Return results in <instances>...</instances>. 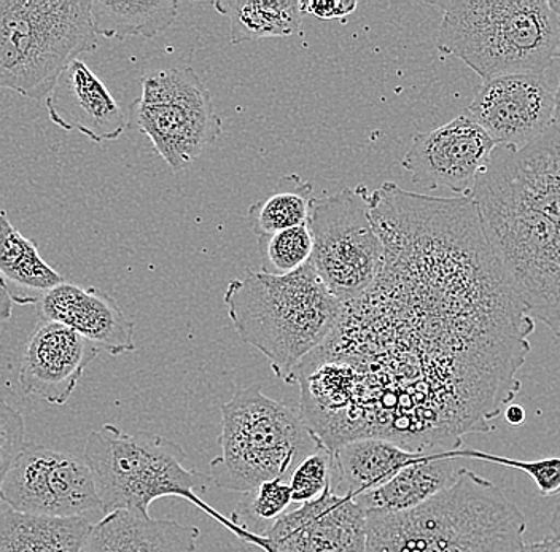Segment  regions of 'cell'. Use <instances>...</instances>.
<instances>
[{"label": "cell", "mask_w": 560, "mask_h": 552, "mask_svg": "<svg viewBox=\"0 0 560 552\" xmlns=\"http://www.w3.org/2000/svg\"><path fill=\"white\" fill-rule=\"evenodd\" d=\"M94 524L86 517L0 512V552H83Z\"/></svg>", "instance_id": "44dd1931"}, {"label": "cell", "mask_w": 560, "mask_h": 552, "mask_svg": "<svg viewBox=\"0 0 560 552\" xmlns=\"http://www.w3.org/2000/svg\"><path fill=\"white\" fill-rule=\"evenodd\" d=\"M416 232L415 330L373 338L331 334L324 352L346 379V419L362 435L409 449L462 445L488 433L520 392L535 320L472 219Z\"/></svg>", "instance_id": "6da1fadb"}, {"label": "cell", "mask_w": 560, "mask_h": 552, "mask_svg": "<svg viewBox=\"0 0 560 552\" xmlns=\"http://www.w3.org/2000/svg\"><path fill=\"white\" fill-rule=\"evenodd\" d=\"M199 537L195 526L114 512L94 524L83 552H196Z\"/></svg>", "instance_id": "e0dca14e"}, {"label": "cell", "mask_w": 560, "mask_h": 552, "mask_svg": "<svg viewBox=\"0 0 560 552\" xmlns=\"http://www.w3.org/2000/svg\"><path fill=\"white\" fill-rule=\"evenodd\" d=\"M128 128L145 134L174 173L198 160L222 134L212 96L191 68H170L142 77V94L131 104Z\"/></svg>", "instance_id": "9c48e42d"}, {"label": "cell", "mask_w": 560, "mask_h": 552, "mask_svg": "<svg viewBox=\"0 0 560 552\" xmlns=\"http://www.w3.org/2000/svg\"><path fill=\"white\" fill-rule=\"evenodd\" d=\"M223 300L240 338L287 384L330 339L345 310L311 263L287 275L247 272L230 281Z\"/></svg>", "instance_id": "3957f363"}, {"label": "cell", "mask_w": 560, "mask_h": 552, "mask_svg": "<svg viewBox=\"0 0 560 552\" xmlns=\"http://www.w3.org/2000/svg\"><path fill=\"white\" fill-rule=\"evenodd\" d=\"M357 9V2L350 0V2H301V10L303 13H311V15L317 16L322 20L341 19V16H348L353 10Z\"/></svg>", "instance_id": "f546056e"}, {"label": "cell", "mask_w": 560, "mask_h": 552, "mask_svg": "<svg viewBox=\"0 0 560 552\" xmlns=\"http://www.w3.org/2000/svg\"><path fill=\"white\" fill-rule=\"evenodd\" d=\"M100 352L65 325L44 320L35 328L21 360V390L26 397L65 407Z\"/></svg>", "instance_id": "5bb4252c"}, {"label": "cell", "mask_w": 560, "mask_h": 552, "mask_svg": "<svg viewBox=\"0 0 560 552\" xmlns=\"http://www.w3.org/2000/svg\"><path fill=\"white\" fill-rule=\"evenodd\" d=\"M213 9L230 20L231 44L289 37L303 23L301 2L295 0H220Z\"/></svg>", "instance_id": "603a6c76"}, {"label": "cell", "mask_w": 560, "mask_h": 552, "mask_svg": "<svg viewBox=\"0 0 560 552\" xmlns=\"http://www.w3.org/2000/svg\"><path fill=\"white\" fill-rule=\"evenodd\" d=\"M438 50L464 61L482 82L545 73L560 55V21L548 0H443Z\"/></svg>", "instance_id": "5b68a950"}, {"label": "cell", "mask_w": 560, "mask_h": 552, "mask_svg": "<svg viewBox=\"0 0 560 552\" xmlns=\"http://www.w3.org/2000/svg\"><path fill=\"white\" fill-rule=\"evenodd\" d=\"M96 48L88 0H0V90L47 99L68 66Z\"/></svg>", "instance_id": "52a82bcc"}, {"label": "cell", "mask_w": 560, "mask_h": 552, "mask_svg": "<svg viewBox=\"0 0 560 552\" xmlns=\"http://www.w3.org/2000/svg\"><path fill=\"white\" fill-rule=\"evenodd\" d=\"M313 190V184H301L298 177L292 190H278L262 201L252 204L248 209V220L254 233L257 236H266L306 225L311 201L314 198Z\"/></svg>", "instance_id": "cb8c5ba5"}, {"label": "cell", "mask_w": 560, "mask_h": 552, "mask_svg": "<svg viewBox=\"0 0 560 552\" xmlns=\"http://www.w3.org/2000/svg\"><path fill=\"white\" fill-rule=\"evenodd\" d=\"M460 449L425 453L418 462L402 468L397 477L385 482L383 488L353 498L366 513L411 512L429 502L444 489L454 484L458 470Z\"/></svg>", "instance_id": "d6986e66"}, {"label": "cell", "mask_w": 560, "mask_h": 552, "mask_svg": "<svg viewBox=\"0 0 560 552\" xmlns=\"http://www.w3.org/2000/svg\"><path fill=\"white\" fill-rule=\"evenodd\" d=\"M332 481V450L320 445L296 465L289 478L293 503L313 502L320 497Z\"/></svg>", "instance_id": "4316f807"}, {"label": "cell", "mask_w": 560, "mask_h": 552, "mask_svg": "<svg viewBox=\"0 0 560 552\" xmlns=\"http://www.w3.org/2000/svg\"><path fill=\"white\" fill-rule=\"evenodd\" d=\"M13 314V302L7 290L0 285V321L10 320Z\"/></svg>", "instance_id": "d6a6232c"}, {"label": "cell", "mask_w": 560, "mask_h": 552, "mask_svg": "<svg viewBox=\"0 0 560 552\" xmlns=\"http://www.w3.org/2000/svg\"><path fill=\"white\" fill-rule=\"evenodd\" d=\"M178 2L175 0H93L91 20L97 37L153 38L173 26L177 19Z\"/></svg>", "instance_id": "7402d4cb"}, {"label": "cell", "mask_w": 560, "mask_h": 552, "mask_svg": "<svg viewBox=\"0 0 560 552\" xmlns=\"http://www.w3.org/2000/svg\"><path fill=\"white\" fill-rule=\"evenodd\" d=\"M425 453L383 438H362L332 449L331 491L357 498L383 488Z\"/></svg>", "instance_id": "ac0fdd59"}, {"label": "cell", "mask_w": 560, "mask_h": 552, "mask_svg": "<svg viewBox=\"0 0 560 552\" xmlns=\"http://www.w3.org/2000/svg\"><path fill=\"white\" fill-rule=\"evenodd\" d=\"M24 436H26V425H24L23 415L15 408L0 400V489L10 467L26 446Z\"/></svg>", "instance_id": "f1b7e54d"}, {"label": "cell", "mask_w": 560, "mask_h": 552, "mask_svg": "<svg viewBox=\"0 0 560 552\" xmlns=\"http://www.w3.org/2000/svg\"><path fill=\"white\" fill-rule=\"evenodd\" d=\"M549 527H551L552 537H555L560 543V505L556 506L555 512H552L551 524H549Z\"/></svg>", "instance_id": "836d02e7"}, {"label": "cell", "mask_w": 560, "mask_h": 552, "mask_svg": "<svg viewBox=\"0 0 560 552\" xmlns=\"http://www.w3.org/2000/svg\"><path fill=\"white\" fill-rule=\"evenodd\" d=\"M505 419L508 424L513 427H520L525 422V410L521 404L510 403L505 408Z\"/></svg>", "instance_id": "1f68e13d"}, {"label": "cell", "mask_w": 560, "mask_h": 552, "mask_svg": "<svg viewBox=\"0 0 560 552\" xmlns=\"http://www.w3.org/2000/svg\"><path fill=\"white\" fill-rule=\"evenodd\" d=\"M261 272L287 275L306 267L313 257L314 240L310 226L300 225L283 232L258 236Z\"/></svg>", "instance_id": "484cf974"}, {"label": "cell", "mask_w": 560, "mask_h": 552, "mask_svg": "<svg viewBox=\"0 0 560 552\" xmlns=\"http://www.w3.org/2000/svg\"><path fill=\"white\" fill-rule=\"evenodd\" d=\"M292 491L289 482L275 480L262 482L254 491L244 494L231 519L247 532L261 535L289 512L292 505Z\"/></svg>", "instance_id": "d4e9b609"}, {"label": "cell", "mask_w": 560, "mask_h": 552, "mask_svg": "<svg viewBox=\"0 0 560 552\" xmlns=\"http://www.w3.org/2000/svg\"><path fill=\"white\" fill-rule=\"evenodd\" d=\"M517 552H560V543L552 535H549V537L535 541V543H524L523 548Z\"/></svg>", "instance_id": "4dcf8cb0"}, {"label": "cell", "mask_w": 560, "mask_h": 552, "mask_svg": "<svg viewBox=\"0 0 560 552\" xmlns=\"http://www.w3.org/2000/svg\"><path fill=\"white\" fill-rule=\"evenodd\" d=\"M549 7H551L552 13H555L556 19L560 21V0H548Z\"/></svg>", "instance_id": "e575fe53"}, {"label": "cell", "mask_w": 560, "mask_h": 552, "mask_svg": "<svg viewBox=\"0 0 560 552\" xmlns=\"http://www.w3.org/2000/svg\"><path fill=\"white\" fill-rule=\"evenodd\" d=\"M524 513L492 481L458 470L454 484L402 513L366 515V552H517Z\"/></svg>", "instance_id": "7a4b0ae2"}, {"label": "cell", "mask_w": 560, "mask_h": 552, "mask_svg": "<svg viewBox=\"0 0 560 552\" xmlns=\"http://www.w3.org/2000/svg\"><path fill=\"white\" fill-rule=\"evenodd\" d=\"M462 459L481 460L514 468L528 474L537 485L542 497H552L560 494V457H548L540 460H517L508 457L493 456V454L479 453V450L462 449Z\"/></svg>", "instance_id": "83f0119b"}, {"label": "cell", "mask_w": 560, "mask_h": 552, "mask_svg": "<svg viewBox=\"0 0 560 552\" xmlns=\"http://www.w3.org/2000/svg\"><path fill=\"white\" fill-rule=\"evenodd\" d=\"M493 150L492 139L464 111L450 124L416 134L401 166L422 190L446 188L462 198H470Z\"/></svg>", "instance_id": "7c38bea8"}, {"label": "cell", "mask_w": 560, "mask_h": 552, "mask_svg": "<svg viewBox=\"0 0 560 552\" xmlns=\"http://www.w3.org/2000/svg\"><path fill=\"white\" fill-rule=\"evenodd\" d=\"M50 120L65 131H79L91 141H117L128 129V114L103 80L77 59L56 80L45 99Z\"/></svg>", "instance_id": "9a60e30c"}, {"label": "cell", "mask_w": 560, "mask_h": 552, "mask_svg": "<svg viewBox=\"0 0 560 552\" xmlns=\"http://www.w3.org/2000/svg\"><path fill=\"white\" fill-rule=\"evenodd\" d=\"M365 187L345 188L311 201V267L342 306L359 302L380 279L385 246L371 214Z\"/></svg>", "instance_id": "ba28073f"}, {"label": "cell", "mask_w": 560, "mask_h": 552, "mask_svg": "<svg viewBox=\"0 0 560 552\" xmlns=\"http://www.w3.org/2000/svg\"><path fill=\"white\" fill-rule=\"evenodd\" d=\"M42 317L65 325L112 356L136 351L135 324L107 293L68 284L50 290L38 302Z\"/></svg>", "instance_id": "2e32d148"}, {"label": "cell", "mask_w": 560, "mask_h": 552, "mask_svg": "<svg viewBox=\"0 0 560 552\" xmlns=\"http://www.w3.org/2000/svg\"><path fill=\"white\" fill-rule=\"evenodd\" d=\"M83 460L96 482L104 516L114 512L150 516V505L155 500L184 498L244 543L269 552L265 537L247 532L205 502L212 484L209 474L196 470L187 453L164 436L149 432L131 435L105 424L88 436Z\"/></svg>", "instance_id": "277c9868"}, {"label": "cell", "mask_w": 560, "mask_h": 552, "mask_svg": "<svg viewBox=\"0 0 560 552\" xmlns=\"http://www.w3.org/2000/svg\"><path fill=\"white\" fill-rule=\"evenodd\" d=\"M558 85L545 73H516L485 80L467 114L495 146L517 150L540 138L555 121Z\"/></svg>", "instance_id": "8fae6325"}, {"label": "cell", "mask_w": 560, "mask_h": 552, "mask_svg": "<svg viewBox=\"0 0 560 552\" xmlns=\"http://www.w3.org/2000/svg\"><path fill=\"white\" fill-rule=\"evenodd\" d=\"M65 278L40 257L37 243L27 239L0 211V285L7 290L13 304H38Z\"/></svg>", "instance_id": "ffe728a7"}, {"label": "cell", "mask_w": 560, "mask_h": 552, "mask_svg": "<svg viewBox=\"0 0 560 552\" xmlns=\"http://www.w3.org/2000/svg\"><path fill=\"white\" fill-rule=\"evenodd\" d=\"M220 454L210 462L217 488L247 494L262 482H289L296 465L322 445L303 414L252 386L220 408Z\"/></svg>", "instance_id": "8992f818"}, {"label": "cell", "mask_w": 560, "mask_h": 552, "mask_svg": "<svg viewBox=\"0 0 560 552\" xmlns=\"http://www.w3.org/2000/svg\"><path fill=\"white\" fill-rule=\"evenodd\" d=\"M262 537L269 552H366V513L328 488L320 497L280 516Z\"/></svg>", "instance_id": "4fadbf2b"}, {"label": "cell", "mask_w": 560, "mask_h": 552, "mask_svg": "<svg viewBox=\"0 0 560 552\" xmlns=\"http://www.w3.org/2000/svg\"><path fill=\"white\" fill-rule=\"evenodd\" d=\"M0 500L13 512L27 515L104 517L96 482L85 460L68 450L31 443L10 467Z\"/></svg>", "instance_id": "30bf717a"}, {"label": "cell", "mask_w": 560, "mask_h": 552, "mask_svg": "<svg viewBox=\"0 0 560 552\" xmlns=\"http://www.w3.org/2000/svg\"><path fill=\"white\" fill-rule=\"evenodd\" d=\"M559 59H560V55H559ZM556 117L560 118V82H559V86H558V110H556Z\"/></svg>", "instance_id": "d590c367"}]
</instances>
